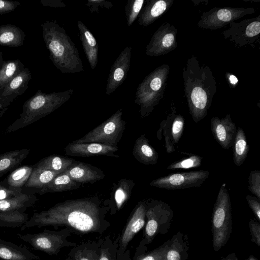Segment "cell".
Segmentation results:
<instances>
[{
	"mask_svg": "<svg viewBox=\"0 0 260 260\" xmlns=\"http://www.w3.org/2000/svg\"><path fill=\"white\" fill-rule=\"evenodd\" d=\"M109 211L108 201H102L98 197L66 200L35 213L21 230L52 226L56 230L59 227L67 228L80 236L102 235L111 225L106 218Z\"/></svg>",
	"mask_w": 260,
	"mask_h": 260,
	"instance_id": "6da1fadb",
	"label": "cell"
},
{
	"mask_svg": "<svg viewBox=\"0 0 260 260\" xmlns=\"http://www.w3.org/2000/svg\"><path fill=\"white\" fill-rule=\"evenodd\" d=\"M41 26L49 58L55 67L62 73L83 71L79 52L64 28L53 21H46Z\"/></svg>",
	"mask_w": 260,
	"mask_h": 260,
	"instance_id": "7a4b0ae2",
	"label": "cell"
},
{
	"mask_svg": "<svg viewBox=\"0 0 260 260\" xmlns=\"http://www.w3.org/2000/svg\"><path fill=\"white\" fill-rule=\"evenodd\" d=\"M73 90L61 92L44 93L39 89L25 102L19 118L6 129L10 133L26 127L47 116L67 102L71 97Z\"/></svg>",
	"mask_w": 260,
	"mask_h": 260,
	"instance_id": "3957f363",
	"label": "cell"
},
{
	"mask_svg": "<svg viewBox=\"0 0 260 260\" xmlns=\"http://www.w3.org/2000/svg\"><path fill=\"white\" fill-rule=\"evenodd\" d=\"M194 73H191V78H186L185 91L190 113L193 121L197 123L206 116L211 105L213 94L211 89L207 88V77H203V67L201 77ZM191 72H192L191 71Z\"/></svg>",
	"mask_w": 260,
	"mask_h": 260,
	"instance_id": "277c9868",
	"label": "cell"
},
{
	"mask_svg": "<svg viewBox=\"0 0 260 260\" xmlns=\"http://www.w3.org/2000/svg\"><path fill=\"white\" fill-rule=\"evenodd\" d=\"M232 222L231 203L225 184L219 189L212 215L213 244L217 251L227 241Z\"/></svg>",
	"mask_w": 260,
	"mask_h": 260,
	"instance_id": "5b68a950",
	"label": "cell"
},
{
	"mask_svg": "<svg viewBox=\"0 0 260 260\" xmlns=\"http://www.w3.org/2000/svg\"><path fill=\"white\" fill-rule=\"evenodd\" d=\"M69 229L63 228L59 231H50L44 229L37 234H17V237L28 243L32 248L50 255H57L64 247H74L76 243L70 241L68 238L71 235Z\"/></svg>",
	"mask_w": 260,
	"mask_h": 260,
	"instance_id": "8992f818",
	"label": "cell"
},
{
	"mask_svg": "<svg viewBox=\"0 0 260 260\" xmlns=\"http://www.w3.org/2000/svg\"><path fill=\"white\" fill-rule=\"evenodd\" d=\"M122 110L118 109L109 118L74 143H97L117 147L125 128L122 118Z\"/></svg>",
	"mask_w": 260,
	"mask_h": 260,
	"instance_id": "52a82bcc",
	"label": "cell"
},
{
	"mask_svg": "<svg viewBox=\"0 0 260 260\" xmlns=\"http://www.w3.org/2000/svg\"><path fill=\"white\" fill-rule=\"evenodd\" d=\"M209 176L208 171L199 170L170 174L152 180L150 185L176 190L200 186Z\"/></svg>",
	"mask_w": 260,
	"mask_h": 260,
	"instance_id": "ba28073f",
	"label": "cell"
},
{
	"mask_svg": "<svg viewBox=\"0 0 260 260\" xmlns=\"http://www.w3.org/2000/svg\"><path fill=\"white\" fill-rule=\"evenodd\" d=\"M162 85V80L155 71L151 73L139 85L136 94L135 103L139 105L141 118L148 116L158 102L156 95Z\"/></svg>",
	"mask_w": 260,
	"mask_h": 260,
	"instance_id": "9c48e42d",
	"label": "cell"
},
{
	"mask_svg": "<svg viewBox=\"0 0 260 260\" xmlns=\"http://www.w3.org/2000/svg\"><path fill=\"white\" fill-rule=\"evenodd\" d=\"M146 200L139 202L130 215L126 224L119 236L117 260H119L127 249L129 242L146 223Z\"/></svg>",
	"mask_w": 260,
	"mask_h": 260,
	"instance_id": "30bf717a",
	"label": "cell"
},
{
	"mask_svg": "<svg viewBox=\"0 0 260 260\" xmlns=\"http://www.w3.org/2000/svg\"><path fill=\"white\" fill-rule=\"evenodd\" d=\"M184 118L175 110H173L167 119L160 123L157 133V138L161 139V134L165 137V146L167 152L170 153L175 151L174 145L177 144L183 133Z\"/></svg>",
	"mask_w": 260,
	"mask_h": 260,
	"instance_id": "8fae6325",
	"label": "cell"
},
{
	"mask_svg": "<svg viewBox=\"0 0 260 260\" xmlns=\"http://www.w3.org/2000/svg\"><path fill=\"white\" fill-rule=\"evenodd\" d=\"M146 219L147 222L144 231L145 244H149L158 230L161 217L171 212L170 207L164 202L149 199L146 200Z\"/></svg>",
	"mask_w": 260,
	"mask_h": 260,
	"instance_id": "7c38bea8",
	"label": "cell"
},
{
	"mask_svg": "<svg viewBox=\"0 0 260 260\" xmlns=\"http://www.w3.org/2000/svg\"><path fill=\"white\" fill-rule=\"evenodd\" d=\"M210 127L215 140L222 148L229 149L233 146L237 128L229 114L221 119L212 117Z\"/></svg>",
	"mask_w": 260,
	"mask_h": 260,
	"instance_id": "4fadbf2b",
	"label": "cell"
},
{
	"mask_svg": "<svg viewBox=\"0 0 260 260\" xmlns=\"http://www.w3.org/2000/svg\"><path fill=\"white\" fill-rule=\"evenodd\" d=\"M118 147H113L97 143H74L68 144L65 147L66 155L78 157L107 156L119 157L114 153L118 151Z\"/></svg>",
	"mask_w": 260,
	"mask_h": 260,
	"instance_id": "5bb4252c",
	"label": "cell"
},
{
	"mask_svg": "<svg viewBox=\"0 0 260 260\" xmlns=\"http://www.w3.org/2000/svg\"><path fill=\"white\" fill-rule=\"evenodd\" d=\"M131 48L126 47L112 66L107 80L106 93L110 95L124 81L130 66Z\"/></svg>",
	"mask_w": 260,
	"mask_h": 260,
	"instance_id": "9a60e30c",
	"label": "cell"
},
{
	"mask_svg": "<svg viewBox=\"0 0 260 260\" xmlns=\"http://www.w3.org/2000/svg\"><path fill=\"white\" fill-rule=\"evenodd\" d=\"M31 74L27 68H24L2 89H0V102L11 104L18 96L26 90Z\"/></svg>",
	"mask_w": 260,
	"mask_h": 260,
	"instance_id": "2e32d148",
	"label": "cell"
},
{
	"mask_svg": "<svg viewBox=\"0 0 260 260\" xmlns=\"http://www.w3.org/2000/svg\"><path fill=\"white\" fill-rule=\"evenodd\" d=\"M63 172L72 180L80 183H93L105 177L104 173L99 168L76 160Z\"/></svg>",
	"mask_w": 260,
	"mask_h": 260,
	"instance_id": "e0dca14e",
	"label": "cell"
},
{
	"mask_svg": "<svg viewBox=\"0 0 260 260\" xmlns=\"http://www.w3.org/2000/svg\"><path fill=\"white\" fill-rule=\"evenodd\" d=\"M247 11L243 9H220L214 11L209 12L204 16L200 22L203 27L207 28H216L226 24L228 22L237 19L244 14H247Z\"/></svg>",
	"mask_w": 260,
	"mask_h": 260,
	"instance_id": "ac0fdd59",
	"label": "cell"
},
{
	"mask_svg": "<svg viewBox=\"0 0 260 260\" xmlns=\"http://www.w3.org/2000/svg\"><path fill=\"white\" fill-rule=\"evenodd\" d=\"M175 33L162 25L152 36L147 47V54L153 56L166 53L175 47Z\"/></svg>",
	"mask_w": 260,
	"mask_h": 260,
	"instance_id": "d6986e66",
	"label": "cell"
},
{
	"mask_svg": "<svg viewBox=\"0 0 260 260\" xmlns=\"http://www.w3.org/2000/svg\"><path fill=\"white\" fill-rule=\"evenodd\" d=\"M114 187L110 200H108L111 214L119 211L131 197L135 183L132 180L122 179L117 184L113 183Z\"/></svg>",
	"mask_w": 260,
	"mask_h": 260,
	"instance_id": "ffe728a7",
	"label": "cell"
},
{
	"mask_svg": "<svg viewBox=\"0 0 260 260\" xmlns=\"http://www.w3.org/2000/svg\"><path fill=\"white\" fill-rule=\"evenodd\" d=\"M132 154L139 162L146 165H155L158 159V153L149 144L144 134L136 140Z\"/></svg>",
	"mask_w": 260,
	"mask_h": 260,
	"instance_id": "44dd1931",
	"label": "cell"
},
{
	"mask_svg": "<svg viewBox=\"0 0 260 260\" xmlns=\"http://www.w3.org/2000/svg\"><path fill=\"white\" fill-rule=\"evenodd\" d=\"M0 259L3 260H39L40 257L25 247L0 239Z\"/></svg>",
	"mask_w": 260,
	"mask_h": 260,
	"instance_id": "7402d4cb",
	"label": "cell"
},
{
	"mask_svg": "<svg viewBox=\"0 0 260 260\" xmlns=\"http://www.w3.org/2000/svg\"><path fill=\"white\" fill-rule=\"evenodd\" d=\"M77 24L84 51L91 69L93 70L98 63V45L91 32L80 20Z\"/></svg>",
	"mask_w": 260,
	"mask_h": 260,
	"instance_id": "603a6c76",
	"label": "cell"
},
{
	"mask_svg": "<svg viewBox=\"0 0 260 260\" xmlns=\"http://www.w3.org/2000/svg\"><path fill=\"white\" fill-rule=\"evenodd\" d=\"M103 238L88 240L72 248L68 256L72 260H98Z\"/></svg>",
	"mask_w": 260,
	"mask_h": 260,
	"instance_id": "cb8c5ba5",
	"label": "cell"
},
{
	"mask_svg": "<svg viewBox=\"0 0 260 260\" xmlns=\"http://www.w3.org/2000/svg\"><path fill=\"white\" fill-rule=\"evenodd\" d=\"M37 201L36 195L23 192L18 196L0 201V212L16 210L25 212L27 208L33 206Z\"/></svg>",
	"mask_w": 260,
	"mask_h": 260,
	"instance_id": "d4e9b609",
	"label": "cell"
},
{
	"mask_svg": "<svg viewBox=\"0 0 260 260\" xmlns=\"http://www.w3.org/2000/svg\"><path fill=\"white\" fill-rule=\"evenodd\" d=\"M25 37L24 32L15 25L8 24L0 25V46L20 47L24 43Z\"/></svg>",
	"mask_w": 260,
	"mask_h": 260,
	"instance_id": "484cf974",
	"label": "cell"
},
{
	"mask_svg": "<svg viewBox=\"0 0 260 260\" xmlns=\"http://www.w3.org/2000/svg\"><path fill=\"white\" fill-rule=\"evenodd\" d=\"M81 183L72 180L63 172L54 178L38 192L40 194L77 189L81 187Z\"/></svg>",
	"mask_w": 260,
	"mask_h": 260,
	"instance_id": "4316f807",
	"label": "cell"
},
{
	"mask_svg": "<svg viewBox=\"0 0 260 260\" xmlns=\"http://www.w3.org/2000/svg\"><path fill=\"white\" fill-rule=\"evenodd\" d=\"M28 149L7 152L0 155V178L19 166L29 153ZM15 170V169H14Z\"/></svg>",
	"mask_w": 260,
	"mask_h": 260,
	"instance_id": "83f0119b",
	"label": "cell"
},
{
	"mask_svg": "<svg viewBox=\"0 0 260 260\" xmlns=\"http://www.w3.org/2000/svg\"><path fill=\"white\" fill-rule=\"evenodd\" d=\"M62 172H56L33 167L31 175L23 188L38 189V192Z\"/></svg>",
	"mask_w": 260,
	"mask_h": 260,
	"instance_id": "f1b7e54d",
	"label": "cell"
},
{
	"mask_svg": "<svg viewBox=\"0 0 260 260\" xmlns=\"http://www.w3.org/2000/svg\"><path fill=\"white\" fill-rule=\"evenodd\" d=\"M172 2L166 1H152L147 4L139 16V24L147 26L163 14Z\"/></svg>",
	"mask_w": 260,
	"mask_h": 260,
	"instance_id": "f546056e",
	"label": "cell"
},
{
	"mask_svg": "<svg viewBox=\"0 0 260 260\" xmlns=\"http://www.w3.org/2000/svg\"><path fill=\"white\" fill-rule=\"evenodd\" d=\"M33 166H23L14 170L2 182L9 187L22 191V188L29 179Z\"/></svg>",
	"mask_w": 260,
	"mask_h": 260,
	"instance_id": "4dcf8cb0",
	"label": "cell"
},
{
	"mask_svg": "<svg viewBox=\"0 0 260 260\" xmlns=\"http://www.w3.org/2000/svg\"><path fill=\"white\" fill-rule=\"evenodd\" d=\"M233 146L234 162L236 166H241L247 157L249 146L247 143L245 134L240 127L237 129Z\"/></svg>",
	"mask_w": 260,
	"mask_h": 260,
	"instance_id": "1f68e13d",
	"label": "cell"
},
{
	"mask_svg": "<svg viewBox=\"0 0 260 260\" xmlns=\"http://www.w3.org/2000/svg\"><path fill=\"white\" fill-rule=\"evenodd\" d=\"M75 161L73 158L61 155H51L41 159L33 167L56 172H63Z\"/></svg>",
	"mask_w": 260,
	"mask_h": 260,
	"instance_id": "d6a6232c",
	"label": "cell"
},
{
	"mask_svg": "<svg viewBox=\"0 0 260 260\" xmlns=\"http://www.w3.org/2000/svg\"><path fill=\"white\" fill-rule=\"evenodd\" d=\"M28 214L20 211L0 212V226L21 228L28 220Z\"/></svg>",
	"mask_w": 260,
	"mask_h": 260,
	"instance_id": "836d02e7",
	"label": "cell"
},
{
	"mask_svg": "<svg viewBox=\"0 0 260 260\" xmlns=\"http://www.w3.org/2000/svg\"><path fill=\"white\" fill-rule=\"evenodd\" d=\"M24 68L23 63L18 59L4 61L0 67V89Z\"/></svg>",
	"mask_w": 260,
	"mask_h": 260,
	"instance_id": "e575fe53",
	"label": "cell"
},
{
	"mask_svg": "<svg viewBox=\"0 0 260 260\" xmlns=\"http://www.w3.org/2000/svg\"><path fill=\"white\" fill-rule=\"evenodd\" d=\"M119 236L113 241L109 235L103 238L98 260H117Z\"/></svg>",
	"mask_w": 260,
	"mask_h": 260,
	"instance_id": "d590c367",
	"label": "cell"
},
{
	"mask_svg": "<svg viewBox=\"0 0 260 260\" xmlns=\"http://www.w3.org/2000/svg\"><path fill=\"white\" fill-rule=\"evenodd\" d=\"M143 240L137 248L134 257L132 260H162L168 245L163 246L159 248L145 253V245Z\"/></svg>",
	"mask_w": 260,
	"mask_h": 260,
	"instance_id": "8d00e7d4",
	"label": "cell"
},
{
	"mask_svg": "<svg viewBox=\"0 0 260 260\" xmlns=\"http://www.w3.org/2000/svg\"><path fill=\"white\" fill-rule=\"evenodd\" d=\"M203 158L197 154H191L189 157L170 164L168 170L188 169L201 166Z\"/></svg>",
	"mask_w": 260,
	"mask_h": 260,
	"instance_id": "74e56055",
	"label": "cell"
},
{
	"mask_svg": "<svg viewBox=\"0 0 260 260\" xmlns=\"http://www.w3.org/2000/svg\"><path fill=\"white\" fill-rule=\"evenodd\" d=\"M144 0L129 1L125 7V14L127 17V25L131 26L140 13Z\"/></svg>",
	"mask_w": 260,
	"mask_h": 260,
	"instance_id": "f35d334b",
	"label": "cell"
},
{
	"mask_svg": "<svg viewBox=\"0 0 260 260\" xmlns=\"http://www.w3.org/2000/svg\"><path fill=\"white\" fill-rule=\"evenodd\" d=\"M248 182L249 191L260 199V171H251L248 178Z\"/></svg>",
	"mask_w": 260,
	"mask_h": 260,
	"instance_id": "ab89813d",
	"label": "cell"
},
{
	"mask_svg": "<svg viewBox=\"0 0 260 260\" xmlns=\"http://www.w3.org/2000/svg\"><path fill=\"white\" fill-rule=\"evenodd\" d=\"M179 246L174 241L170 247L168 248L162 260H180V253Z\"/></svg>",
	"mask_w": 260,
	"mask_h": 260,
	"instance_id": "60d3db41",
	"label": "cell"
},
{
	"mask_svg": "<svg viewBox=\"0 0 260 260\" xmlns=\"http://www.w3.org/2000/svg\"><path fill=\"white\" fill-rule=\"evenodd\" d=\"M22 192L9 187L2 181L0 182V201L18 196Z\"/></svg>",
	"mask_w": 260,
	"mask_h": 260,
	"instance_id": "b9f144b4",
	"label": "cell"
},
{
	"mask_svg": "<svg viewBox=\"0 0 260 260\" xmlns=\"http://www.w3.org/2000/svg\"><path fill=\"white\" fill-rule=\"evenodd\" d=\"M20 5L18 1L0 0V15L14 11Z\"/></svg>",
	"mask_w": 260,
	"mask_h": 260,
	"instance_id": "7bdbcfd3",
	"label": "cell"
},
{
	"mask_svg": "<svg viewBox=\"0 0 260 260\" xmlns=\"http://www.w3.org/2000/svg\"><path fill=\"white\" fill-rule=\"evenodd\" d=\"M247 202L257 219L260 220V199L256 197L248 194L246 197Z\"/></svg>",
	"mask_w": 260,
	"mask_h": 260,
	"instance_id": "ee69618b",
	"label": "cell"
},
{
	"mask_svg": "<svg viewBox=\"0 0 260 260\" xmlns=\"http://www.w3.org/2000/svg\"><path fill=\"white\" fill-rule=\"evenodd\" d=\"M249 226L251 235L254 242L258 246H260V226L258 222L251 220Z\"/></svg>",
	"mask_w": 260,
	"mask_h": 260,
	"instance_id": "f6af8a7d",
	"label": "cell"
},
{
	"mask_svg": "<svg viewBox=\"0 0 260 260\" xmlns=\"http://www.w3.org/2000/svg\"><path fill=\"white\" fill-rule=\"evenodd\" d=\"M260 32V22L255 21L250 23L245 29V34L247 37H252L257 36Z\"/></svg>",
	"mask_w": 260,
	"mask_h": 260,
	"instance_id": "bcb514c9",
	"label": "cell"
},
{
	"mask_svg": "<svg viewBox=\"0 0 260 260\" xmlns=\"http://www.w3.org/2000/svg\"><path fill=\"white\" fill-rule=\"evenodd\" d=\"M40 3L41 5L44 6H49L54 8L65 6L63 3L57 0H41Z\"/></svg>",
	"mask_w": 260,
	"mask_h": 260,
	"instance_id": "7dc6e473",
	"label": "cell"
},
{
	"mask_svg": "<svg viewBox=\"0 0 260 260\" xmlns=\"http://www.w3.org/2000/svg\"><path fill=\"white\" fill-rule=\"evenodd\" d=\"M119 260H132L130 256V251L129 249H126L125 253Z\"/></svg>",
	"mask_w": 260,
	"mask_h": 260,
	"instance_id": "c3c4849f",
	"label": "cell"
},
{
	"mask_svg": "<svg viewBox=\"0 0 260 260\" xmlns=\"http://www.w3.org/2000/svg\"><path fill=\"white\" fill-rule=\"evenodd\" d=\"M231 84L235 85L238 82L237 77L234 75H231L229 78Z\"/></svg>",
	"mask_w": 260,
	"mask_h": 260,
	"instance_id": "681fc988",
	"label": "cell"
},
{
	"mask_svg": "<svg viewBox=\"0 0 260 260\" xmlns=\"http://www.w3.org/2000/svg\"><path fill=\"white\" fill-rule=\"evenodd\" d=\"M10 104L0 102V110L8 108L10 106Z\"/></svg>",
	"mask_w": 260,
	"mask_h": 260,
	"instance_id": "f907efd6",
	"label": "cell"
},
{
	"mask_svg": "<svg viewBox=\"0 0 260 260\" xmlns=\"http://www.w3.org/2000/svg\"><path fill=\"white\" fill-rule=\"evenodd\" d=\"M222 260H236V256L230 255L226 258L222 259Z\"/></svg>",
	"mask_w": 260,
	"mask_h": 260,
	"instance_id": "816d5d0a",
	"label": "cell"
},
{
	"mask_svg": "<svg viewBox=\"0 0 260 260\" xmlns=\"http://www.w3.org/2000/svg\"><path fill=\"white\" fill-rule=\"evenodd\" d=\"M7 110H8V108H6L2 110H0V119Z\"/></svg>",
	"mask_w": 260,
	"mask_h": 260,
	"instance_id": "f5cc1de1",
	"label": "cell"
},
{
	"mask_svg": "<svg viewBox=\"0 0 260 260\" xmlns=\"http://www.w3.org/2000/svg\"><path fill=\"white\" fill-rule=\"evenodd\" d=\"M4 61V60L3 59L2 52L0 51V67L2 65Z\"/></svg>",
	"mask_w": 260,
	"mask_h": 260,
	"instance_id": "db71d44e",
	"label": "cell"
},
{
	"mask_svg": "<svg viewBox=\"0 0 260 260\" xmlns=\"http://www.w3.org/2000/svg\"><path fill=\"white\" fill-rule=\"evenodd\" d=\"M249 260H256L253 256H251Z\"/></svg>",
	"mask_w": 260,
	"mask_h": 260,
	"instance_id": "11a10c76",
	"label": "cell"
},
{
	"mask_svg": "<svg viewBox=\"0 0 260 260\" xmlns=\"http://www.w3.org/2000/svg\"><path fill=\"white\" fill-rule=\"evenodd\" d=\"M65 260H72L69 256H67Z\"/></svg>",
	"mask_w": 260,
	"mask_h": 260,
	"instance_id": "9f6ffc18",
	"label": "cell"
}]
</instances>
